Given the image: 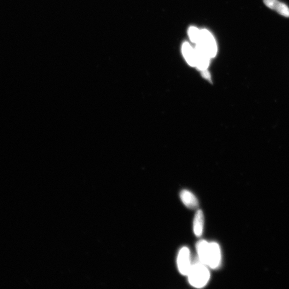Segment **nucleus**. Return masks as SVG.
<instances>
[{"label":"nucleus","mask_w":289,"mask_h":289,"mask_svg":"<svg viewBox=\"0 0 289 289\" xmlns=\"http://www.w3.org/2000/svg\"><path fill=\"white\" fill-rule=\"evenodd\" d=\"M187 276L190 284L196 288L206 286L210 279L209 269L200 260L192 265Z\"/></svg>","instance_id":"f257e3e1"},{"label":"nucleus","mask_w":289,"mask_h":289,"mask_svg":"<svg viewBox=\"0 0 289 289\" xmlns=\"http://www.w3.org/2000/svg\"><path fill=\"white\" fill-rule=\"evenodd\" d=\"M198 44L202 46L211 58L216 56L217 48L216 40L212 34L206 29L200 31V40Z\"/></svg>","instance_id":"f03ea898"},{"label":"nucleus","mask_w":289,"mask_h":289,"mask_svg":"<svg viewBox=\"0 0 289 289\" xmlns=\"http://www.w3.org/2000/svg\"><path fill=\"white\" fill-rule=\"evenodd\" d=\"M190 252L187 247H183L179 252L177 257V266L179 271L183 275H188L192 266Z\"/></svg>","instance_id":"7ed1b4c3"},{"label":"nucleus","mask_w":289,"mask_h":289,"mask_svg":"<svg viewBox=\"0 0 289 289\" xmlns=\"http://www.w3.org/2000/svg\"><path fill=\"white\" fill-rule=\"evenodd\" d=\"M221 263V251L219 245L216 242L210 243L207 265L212 269H217Z\"/></svg>","instance_id":"20e7f679"},{"label":"nucleus","mask_w":289,"mask_h":289,"mask_svg":"<svg viewBox=\"0 0 289 289\" xmlns=\"http://www.w3.org/2000/svg\"><path fill=\"white\" fill-rule=\"evenodd\" d=\"M195 50V67L201 72L207 71L210 65L211 57L199 44H196Z\"/></svg>","instance_id":"39448f33"},{"label":"nucleus","mask_w":289,"mask_h":289,"mask_svg":"<svg viewBox=\"0 0 289 289\" xmlns=\"http://www.w3.org/2000/svg\"><path fill=\"white\" fill-rule=\"evenodd\" d=\"M264 3L269 8L275 10L281 15L289 17V8L279 0H264Z\"/></svg>","instance_id":"423d86ee"},{"label":"nucleus","mask_w":289,"mask_h":289,"mask_svg":"<svg viewBox=\"0 0 289 289\" xmlns=\"http://www.w3.org/2000/svg\"><path fill=\"white\" fill-rule=\"evenodd\" d=\"M183 203L190 209L195 210L199 206V202L196 196L188 190H184L180 193Z\"/></svg>","instance_id":"0eeeda50"},{"label":"nucleus","mask_w":289,"mask_h":289,"mask_svg":"<svg viewBox=\"0 0 289 289\" xmlns=\"http://www.w3.org/2000/svg\"><path fill=\"white\" fill-rule=\"evenodd\" d=\"M210 243L205 240H201L196 245L199 260L202 263L207 265L208 254L209 251Z\"/></svg>","instance_id":"6e6552de"},{"label":"nucleus","mask_w":289,"mask_h":289,"mask_svg":"<svg viewBox=\"0 0 289 289\" xmlns=\"http://www.w3.org/2000/svg\"><path fill=\"white\" fill-rule=\"evenodd\" d=\"M204 216L201 210L196 212L193 221V231L194 235L200 238L203 233Z\"/></svg>","instance_id":"1a4fd4ad"},{"label":"nucleus","mask_w":289,"mask_h":289,"mask_svg":"<svg viewBox=\"0 0 289 289\" xmlns=\"http://www.w3.org/2000/svg\"><path fill=\"white\" fill-rule=\"evenodd\" d=\"M182 53L188 64L192 67H195V50L188 42L182 45Z\"/></svg>","instance_id":"9d476101"},{"label":"nucleus","mask_w":289,"mask_h":289,"mask_svg":"<svg viewBox=\"0 0 289 289\" xmlns=\"http://www.w3.org/2000/svg\"><path fill=\"white\" fill-rule=\"evenodd\" d=\"M188 33L191 41L196 44L199 42L200 31L198 28L194 26L190 27Z\"/></svg>","instance_id":"9b49d317"}]
</instances>
